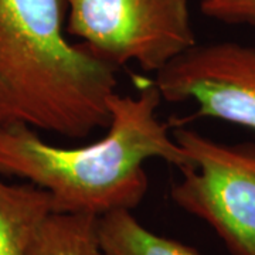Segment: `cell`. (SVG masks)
<instances>
[{"mask_svg":"<svg viewBox=\"0 0 255 255\" xmlns=\"http://www.w3.org/2000/svg\"><path fill=\"white\" fill-rule=\"evenodd\" d=\"M98 236L105 255H201L193 247L152 233L130 210H117L100 217Z\"/></svg>","mask_w":255,"mask_h":255,"instance_id":"cell-7","label":"cell"},{"mask_svg":"<svg viewBox=\"0 0 255 255\" xmlns=\"http://www.w3.org/2000/svg\"><path fill=\"white\" fill-rule=\"evenodd\" d=\"M65 28L117 70L157 74L197 44L189 0H67Z\"/></svg>","mask_w":255,"mask_h":255,"instance_id":"cell-3","label":"cell"},{"mask_svg":"<svg viewBox=\"0 0 255 255\" xmlns=\"http://www.w3.org/2000/svg\"><path fill=\"white\" fill-rule=\"evenodd\" d=\"M162 101L155 82L136 95L112 94L105 135L74 147L50 145L24 125L0 128V174L46 190L54 213L100 219L117 210L132 211L149 189L147 160L162 159L179 169L186 164L170 122L157 117Z\"/></svg>","mask_w":255,"mask_h":255,"instance_id":"cell-1","label":"cell"},{"mask_svg":"<svg viewBox=\"0 0 255 255\" xmlns=\"http://www.w3.org/2000/svg\"><path fill=\"white\" fill-rule=\"evenodd\" d=\"M172 133L186 156L172 200L206 221L233 255H255V145H228L182 125Z\"/></svg>","mask_w":255,"mask_h":255,"instance_id":"cell-4","label":"cell"},{"mask_svg":"<svg viewBox=\"0 0 255 255\" xmlns=\"http://www.w3.org/2000/svg\"><path fill=\"white\" fill-rule=\"evenodd\" d=\"M67 0H0V128L84 139L110 125L117 68L64 33Z\"/></svg>","mask_w":255,"mask_h":255,"instance_id":"cell-2","label":"cell"},{"mask_svg":"<svg viewBox=\"0 0 255 255\" xmlns=\"http://www.w3.org/2000/svg\"><path fill=\"white\" fill-rule=\"evenodd\" d=\"M155 85L167 102L193 101L197 111L170 122L214 118L255 130V47L234 41L196 46L156 74Z\"/></svg>","mask_w":255,"mask_h":255,"instance_id":"cell-5","label":"cell"},{"mask_svg":"<svg viewBox=\"0 0 255 255\" xmlns=\"http://www.w3.org/2000/svg\"><path fill=\"white\" fill-rule=\"evenodd\" d=\"M200 10L221 23L255 27V0H201Z\"/></svg>","mask_w":255,"mask_h":255,"instance_id":"cell-9","label":"cell"},{"mask_svg":"<svg viewBox=\"0 0 255 255\" xmlns=\"http://www.w3.org/2000/svg\"><path fill=\"white\" fill-rule=\"evenodd\" d=\"M53 201L46 190L31 183L7 184L0 180V255H27Z\"/></svg>","mask_w":255,"mask_h":255,"instance_id":"cell-6","label":"cell"},{"mask_svg":"<svg viewBox=\"0 0 255 255\" xmlns=\"http://www.w3.org/2000/svg\"><path fill=\"white\" fill-rule=\"evenodd\" d=\"M27 255H105L98 217L51 213L37 230Z\"/></svg>","mask_w":255,"mask_h":255,"instance_id":"cell-8","label":"cell"}]
</instances>
